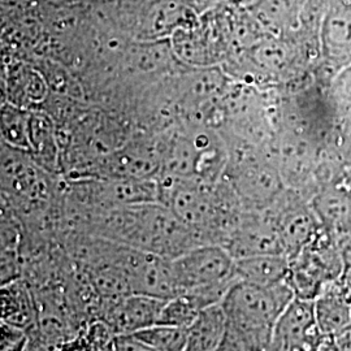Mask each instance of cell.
<instances>
[{
    "mask_svg": "<svg viewBox=\"0 0 351 351\" xmlns=\"http://www.w3.org/2000/svg\"><path fill=\"white\" fill-rule=\"evenodd\" d=\"M30 113L13 104L3 107L0 113V129L8 142L21 149H30L29 143Z\"/></svg>",
    "mask_w": 351,
    "mask_h": 351,
    "instance_id": "ac0fdd59",
    "label": "cell"
},
{
    "mask_svg": "<svg viewBox=\"0 0 351 351\" xmlns=\"http://www.w3.org/2000/svg\"><path fill=\"white\" fill-rule=\"evenodd\" d=\"M172 264L180 294L195 293L208 306L221 303L239 281L236 261L219 245L197 246L173 259Z\"/></svg>",
    "mask_w": 351,
    "mask_h": 351,
    "instance_id": "7a4b0ae2",
    "label": "cell"
},
{
    "mask_svg": "<svg viewBox=\"0 0 351 351\" xmlns=\"http://www.w3.org/2000/svg\"><path fill=\"white\" fill-rule=\"evenodd\" d=\"M313 302L316 323L324 336H337L350 328V302L341 277L326 284Z\"/></svg>",
    "mask_w": 351,
    "mask_h": 351,
    "instance_id": "30bf717a",
    "label": "cell"
},
{
    "mask_svg": "<svg viewBox=\"0 0 351 351\" xmlns=\"http://www.w3.org/2000/svg\"><path fill=\"white\" fill-rule=\"evenodd\" d=\"M213 351H246L245 349H242L241 346H239L237 342H234L233 339H229L228 336H226V339L223 341V343L216 349V350Z\"/></svg>",
    "mask_w": 351,
    "mask_h": 351,
    "instance_id": "d4e9b609",
    "label": "cell"
},
{
    "mask_svg": "<svg viewBox=\"0 0 351 351\" xmlns=\"http://www.w3.org/2000/svg\"><path fill=\"white\" fill-rule=\"evenodd\" d=\"M30 319L32 308L25 289L17 282L0 289V322L24 330Z\"/></svg>",
    "mask_w": 351,
    "mask_h": 351,
    "instance_id": "9a60e30c",
    "label": "cell"
},
{
    "mask_svg": "<svg viewBox=\"0 0 351 351\" xmlns=\"http://www.w3.org/2000/svg\"><path fill=\"white\" fill-rule=\"evenodd\" d=\"M267 211L276 224L282 252L289 259L307 246L323 228L311 202L291 189H284Z\"/></svg>",
    "mask_w": 351,
    "mask_h": 351,
    "instance_id": "277c9868",
    "label": "cell"
},
{
    "mask_svg": "<svg viewBox=\"0 0 351 351\" xmlns=\"http://www.w3.org/2000/svg\"><path fill=\"white\" fill-rule=\"evenodd\" d=\"M341 280H342V284H343V287H345V290H346V294H348V298H349V302H350L351 306V269L350 268H345V272H343V275L341 276Z\"/></svg>",
    "mask_w": 351,
    "mask_h": 351,
    "instance_id": "484cf974",
    "label": "cell"
},
{
    "mask_svg": "<svg viewBox=\"0 0 351 351\" xmlns=\"http://www.w3.org/2000/svg\"><path fill=\"white\" fill-rule=\"evenodd\" d=\"M320 66L316 78L326 82L351 65V1L335 5L328 13L320 36Z\"/></svg>",
    "mask_w": 351,
    "mask_h": 351,
    "instance_id": "ba28073f",
    "label": "cell"
},
{
    "mask_svg": "<svg viewBox=\"0 0 351 351\" xmlns=\"http://www.w3.org/2000/svg\"><path fill=\"white\" fill-rule=\"evenodd\" d=\"M234 261L268 254H284L276 224L267 210L242 211L223 245Z\"/></svg>",
    "mask_w": 351,
    "mask_h": 351,
    "instance_id": "5b68a950",
    "label": "cell"
},
{
    "mask_svg": "<svg viewBox=\"0 0 351 351\" xmlns=\"http://www.w3.org/2000/svg\"><path fill=\"white\" fill-rule=\"evenodd\" d=\"M293 300L287 281L271 287L237 281L221 301L226 336L246 351L267 350L280 316Z\"/></svg>",
    "mask_w": 351,
    "mask_h": 351,
    "instance_id": "6da1fadb",
    "label": "cell"
},
{
    "mask_svg": "<svg viewBox=\"0 0 351 351\" xmlns=\"http://www.w3.org/2000/svg\"><path fill=\"white\" fill-rule=\"evenodd\" d=\"M167 301L143 294H129L114 301L101 302L99 319L110 326L116 336L134 335L159 324Z\"/></svg>",
    "mask_w": 351,
    "mask_h": 351,
    "instance_id": "9c48e42d",
    "label": "cell"
},
{
    "mask_svg": "<svg viewBox=\"0 0 351 351\" xmlns=\"http://www.w3.org/2000/svg\"><path fill=\"white\" fill-rule=\"evenodd\" d=\"M208 306L194 293H184L168 300L164 304L159 324L188 328Z\"/></svg>",
    "mask_w": 351,
    "mask_h": 351,
    "instance_id": "2e32d148",
    "label": "cell"
},
{
    "mask_svg": "<svg viewBox=\"0 0 351 351\" xmlns=\"http://www.w3.org/2000/svg\"><path fill=\"white\" fill-rule=\"evenodd\" d=\"M335 337L337 339L339 350L351 351V326Z\"/></svg>",
    "mask_w": 351,
    "mask_h": 351,
    "instance_id": "603a6c76",
    "label": "cell"
},
{
    "mask_svg": "<svg viewBox=\"0 0 351 351\" xmlns=\"http://www.w3.org/2000/svg\"><path fill=\"white\" fill-rule=\"evenodd\" d=\"M337 241H339V250L342 254L345 268H350L351 269V232L346 233L342 237H339Z\"/></svg>",
    "mask_w": 351,
    "mask_h": 351,
    "instance_id": "7402d4cb",
    "label": "cell"
},
{
    "mask_svg": "<svg viewBox=\"0 0 351 351\" xmlns=\"http://www.w3.org/2000/svg\"><path fill=\"white\" fill-rule=\"evenodd\" d=\"M316 351H341L335 336H326Z\"/></svg>",
    "mask_w": 351,
    "mask_h": 351,
    "instance_id": "cb8c5ba5",
    "label": "cell"
},
{
    "mask_svg": "<svg viewBox=\"0 0 351 351\" xmlns=\"http://www.w3.org/2000/svg\"><path fill=\"white\" fill-rule=\"evenodd\" d=\"M264 351H269V350H268V349H267V350H264Z\"/></svg>",
    "mask_w": 351,
    "mask_h": 351,
    "instance_id": "4316f807",
    "label": "cell"
},
{
    "mask_svg": "<svg viewBox=\"0 0 351 351\" xmlns=\"http://www.w3.org/2000/svg\"><path fill=\"white\" fill-rule=\"evenodd\" d=\"M289 258L284 254H268L236 261L239 281L256 287H271L287 281Z\"/></svg>",
    "mask_w": 351,
    "mask_h": 351,
    "instance_id": "8fae6325",
    "label": "cell"
},
{
    "mask_svg": "<svg viewBox=\"0 0 351 351\" xmlns=\"http://www.w3.org/2000/svg\"><path fill=\"white\" fill-rule=\"evenodd\" d=\"M324 95L333 126L342 139L351 132V65L326 82Z\"/></svg>",
    "mask_w": 351,
    "mask_h": 351,
    "instance_id": "4fadbf2b",
    "label": "cell"
},
{
    "mask_svg": "<svg viewBox=\"0 0 351 351\" xmlns=\"http://www.w3.org/2000/svg\"><path fill=\"white\" fill-rule=\"evenodd\" d=\"M24 337L26 336L23 329L0 322V351L11 350L13 346Z\"/></svg>",
    "mask_w": 351,
    "mask_h": 351,
    "instance_id": "ffe728a7",
    "label": "cell"
},
{
    "mask_svg": "<svg viewBox=\"0 0 351 351\" xmlns=\"http://www.w3.org/2000/svg\"><path fill=\"white\" fill-rule=\"evenodd\" d=\"M125 268L132 294L171 300L180 294L172 259L128 246Z\"/></svg>",
    "mask_w": 351,
    "mask_h": 351,
    "instance_id": "8992f818",
    "label": "cell"
},
{
    "mask_svg": "<svg viewBox=\"0 0 351 351\" xmlns=\"http://www.w3.org/2000/svg\"><path fill=\"white\" fill-rule=\"evenodd\" d=\"M47 94L46 81L39 72L25 64H16L8 73V95L16 107L43 101Z\"/></svg>",
    "mask_w": 351,
    "mask_h": 351,
    "instance_id": "5bb4252c",
    "label": "cell"
},
{
    "mask_svg": "<svg viewBox=\"0 0 351 351\" xmlns=\"http://www.w3.org/2000/svg\"><path fill=\"white\" fill-rule=\"evenodd\" d=\"M326 336L315 317L314 302L295 298L277 322L269 351H316Z\"/></svg>",
    "mask_w": 351,
    "mask_h": 351,
    "instance_id": "52a82bcc",
    "label": "cell"
},
{
    "mask_svg": "<svg viewBox=\"0 0 351 351\" xmlns=\"http://www.w3.org/2000/svg\"><path fill=\"white\" fill-rule=\"evenodd\" d=\"M116 351H159L154 348H151L149 345H146L145 342L139 341L132 335H126V336H117L116 339Z\"/></svg>",
    "mask_w": 351,
    "mask_h": 351,
    "instance_id": "44dd1931",
    "label": "cell"
},
{
    "mask_svg": "<svg viewBox=\"0 0 351 351\" xmlns=\"http://www.w3.org/2000/svg\"><path fill=\"white\" fill-rule=\"evenodd\" d=\"M132 336L156 350L184 351L188 339V328L156 324L139 330Z\"/></svg>",
    "mask_w": 351,
    "mask_h": 351,
    "instance_id": "e0dca14e",
    "label": "cell"
},
{
    "mask_svg": "<svg viewBox=\"0 0 351 351\" xmlns=\"http://www.w3.org/2000/svg\"><path fill=\"white\" fill-rule=\"evenodd\" d=\"M29 143H30V150L38 152L43 159L53 158L55 145H53L52 128L46 116L39 113L30 114Z\"/></svg>",
    "mask_w": 351,
    "mask_h": 351,
    "instance_id": "d6986e66",
    "label": "cell"
},
{
    "mask_svg": "<svg viewBox=\"0 0 351 351\" xmlns=\"http://www.w3.org/2000/svg\"><path fill=\"white\" fill-rule=\"evenodd\" d=\"M226 337V317L221 303L204 308L188 326L184 351L216 350Z\"/></svg>",
    "mask_w": 351,
    "mask_h": 351,
    "instance_id": "7c38bea8",
    "label": "cell"
},
{
    "mask_svg": "<svg viewBox=\"0 0 351 351\" xmlns=\"http://www.w3.org/2000/svg\"><path fill=\"white\" fill-rule=\"evenodd\" d=\"M343 272L339 241L322 228L307 246L289 259L287 282L295 298L314 301L326 284L339 280Z\"/></svg>",
    "mask_w": 351,
    "mask_h": 351,
    "instance_id": "3957f363",
    "label": "cell"
}]
</instances>
